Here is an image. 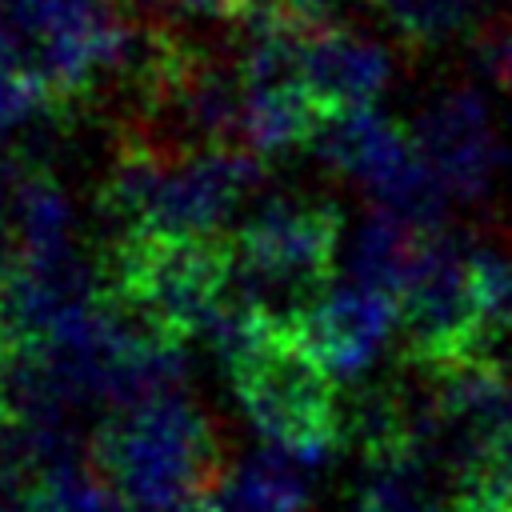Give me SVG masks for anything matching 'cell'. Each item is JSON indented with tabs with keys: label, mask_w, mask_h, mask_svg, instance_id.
Instances as JSON below:
<instances>
[{
	"label": "cell",
	"mask_w": 512,
	"mask_h": 512,
	"mask_svg": "<svg viewBox=\"0 0 512 512\" xmlns=\"http://www.w3.org/2000/svg\"><path fill=\"white\" fill-rule=\"evenodd\" d=\"M488 68L500 76V80H512V32H496L488 40Z\"/></svg>",
	"instance_id": "obj_19"
},
{
	"label": "cell",
	"mask_w": 512,
	"mask_h": 512,
	"mask_svg": "<svg viewBox=\"0 0 512 512\" xmlns=\"http://www.w3.org/2000/svg\"><path fill=\"white\" fill-rule=\"evenodd\" d=\"M260 184V152L244 144L204 148L192 156H172L156 188L144 232H224V220Z\"/></svg>",
	"instance_id": "obj_6"
},
{
	"label": "cell",
	"mask_w": 512,
	"mask_h": 512,
	"mask_svg": "<svg viewBox=\"0 0 512 512\" xmlns=\"http://www.w3.org/2000/svg\"><path fill=\"white\" fill-rule=\"evenodd\" d=\"M296 328L336 376H352L372 364L396 328V296L352 276L348 284L328 288L316 304H308L296 316Z\"/></svg>",
	"instance_id": "obj_7"
},
{
	"label": "cell",
	"mask_w": 512,
	"mask_h": 512,
	"mask_svg": "<svg viewBox=\"0 0 512 512\" xmlns=\"http://www.w3.org/2000/svg\"><path fill=\"white\" fill-rule=\"evenodd\" d=\"M408 44H440L472 24L480 0H372Z\"/></svg>",
	"instance_id": "obj_16"
},
{
	"label": "cell",
	"mask_w": 512,
	"mask_h": 512,
	"mask_svg": "<svg viewBox=\"0 0 512 512\" xmlns=\"http://www.w3.org/2000/svg\"><path fill=\"white\" fill-rule=\"evenodd\" d=\"M300 76L324 116L364 108L388 80V56L380 44L356 36L352 28L324 24L300 40Z\"/></svg>",
	"instance_id": "obj_9"
},
{
	"label": "cell",
	"mask_w": 512,
	"mask_h": 512,
	"mask_svg": "<svg viewBox=\"0 0 512 512\" xmlns=\"http://www.w3.org/2000/svg\"><path fill=\"white\" fill-rule=\"evenodd\" d=\"M396 328L400 356L420 376L492 352L472 284V248L456 232L432 228L424 236L420 256L396 296Z\"/></svg>",
	"instance_id": "obj_5"
},
{
	"label": "cell",
	"mask_w": 512,
	"mask_h": 512,
	"mask_svg": "<svg viewBox=\"0 0 512 512\" xmlns=\"http://www.w3.org/2000/svg\"><path fill=\"white\" fill-rule=\"evenodd\" d=\"M28 508L32 512H116V492L92 468L88 452H80L32 476Z\"/></svg>",
	"instance_id": "obj_15"
},
{
	"label": "cell",
	"mask_w": 512,
	"mask_h": 512,
	"mask_svg": "<svg viewBox=\"0 0 512 512\" xmlns=\"http://www.w3.org/2000/svg\"><path fill=\"white\" fill-rule=\"evenodd\" d=\"M232 280L236 240L224 232H120L100 260V292L144 332L184 348L208 336Z\"/></svg>",
	"instance_id": "obj_2"
},
{
	"label": "cell",
	"mask_w": 512,
	"mask_h": 512,
	"mask_svg": "<svg viewBox=\"0 0 512 512\" xmlns=\"http://www.w3.org/2000/svg\"><path fill=\"white\" fill-rule=\"evenodd\" d=\"M304 504L308 488L300 476V460L272 444L228 472L208 496V512H304Z\"/></svg>",
	"instance_id": "obj_11"
},
{
	"label": "cell",
	"mask_w": 512,
	"mask_h": 512,
	"mask_svg": "<svg viewBox=\"0 0 512 512\" xmlns=\"http://www.w3.org/2000/svg\"><path fill=\"white\" fill-rule=\"evenodd\" d=\"M472 284H476L484 336L492 344L512 336V256L492 248H472Z\"/></svg>",
	"instance_id": "obj_17"
},
{
	"label": "cell",
	"mask_w": 512,
	"mask_h": 512,
	"mask_svg": "<svg viewBox=\"0 0 512 512\" xmlns=\"http://www.w3.org/2000/svg\"><path fill=\"white\" fill-rule=\"evenodd\" d=\"M420 156L456 196H480L492 172L504 164V148L488 124V108L476 92H448L412 128Z\"/></svg>",
	"instance_id": "obj_8"
},
{
	"label": "cell",
	"mask_w": 512,
	"mask_h": 512,
	"mask_svg": "<svg viewBox=\"0 0 512 512\" xmlns=\"http://www.w3.org/2000/svg\"><path fill=\"white\" fill-rule=\"evenodd\" d=\"M452 512H512L496 500H480V496H452Z\"/></svg>",
	"instance_id": "obj_20"
},
{
	"label": "cell",
	"mask_w": 512,
	"mask_h": 512,
	"mask_svg": "<svg viewBox=\"0 0 512 512\" xmlns=\"http://www.w3.org/2000/svg\"><path fill=\"white\" fill-rule=\"evenodd\" d=\"M440 472L420 452H396L368 460V476L356 492V512H452V500L436 492Z\"/></svg>",
	"instance_id": "obj_13"
},
{
	"label": "cell",
	"mask_w": 512,
	"mask_h": 512,
	"mask_svg": "<svg viewBox=\"0 0 512 512\" xmlns=\"http://www.w3.org/2000/svg\"><path fill=\"white\" fill-rule=\"evenodd\" d=\"M264 0H124V8L132 16H140L144 24L164 28L160 12H180V16H196V20H212V24H244Z\"/></svg>",
	"instance_id": "obj_18"
},
{
	"label": "cell",
	"mask_w": 512,
	"mask_h": 512,
	"mask_svg": "<svg viewBox=\"0 0 512 512\" xmlns=\"http://www.w3.org/2000/svg\"><path fill=\"white\" fill-rule=\"evenodd\" d=\"M88 460L120 504H204L228 476L212 420L176 388L120 404Z\"/></svg>",
	"instance_id": "obj_1"
},
{
	"label": "cell",
	"mask_w": 512,
	"mask_h": 512,
	"mask_svg": "<svg viewBox=\"0 0 512 512\" xmlns=\"http://www.w3.org/2000/svg\"><path fill=\"white\" fill-rule=\"evenodd\" d=\"M236 396L260 436L300 464H320L344 444L336 372L308 348L296 320L276 316L240 356L228 360Z\"/></svg>",
	"instance_id": "obj_3"
},
{
	"label": "cell",
	"mask_w": 512,
	"mask_h": 512,
	"mask_svg": "<svg viewBox=\"0 0 512 512\" xmlns=\"http://www.w3.org/2000/svg\"><path fill=\"white\" fill-rule=\"evenodd\" d=\"M428 232L432 228H416V224L400 220L396 212L376 208L368 216V224L360 228V240H356V276L400 296Z\"/></svg>",
	"instance_id": "obj_14"
},
{
	"label": "cell",
	"mask_w": 512,
	"mask_h": 512,
	"mask_svg": "<svg viewBox=\"0 0 512 512\" xmlns=\"http://www.w3.org/2000/svg\"><path fill=\"white\" fill-rule=\"evenodd\" d=\"M236 240V280L232 288L276 316L296 320L308 304L328 292L340 212L324 200L268 196L244 224Z\"/></svg>",
	"instance_id": "obj_4"
},
{
	"label": "cell",
	"mask_w": 512,
	"mask_h": 512,
	"mask_svg": "<svg viewBox=\"0 0 512 512\" xmlns=\"http://www.w3.org/2000/svg\"><path fill=\"white\" fill-rule=\"evenodd\" d=\"M68 200L60 184L44 172L32 168L16 180L12 188V236H16V256L20 260H60L68 256Z\"/></svg>",
	"instance_id": "obj_12"
},
{
	"label": "cell",
	"mask_w": 512,
	"mask_h": 512,
	"mask_svg": "<svg viewBox=\"0 0 512 512\" xmlns=\"http://www.w3.org/2000/svg\"><path fill=\"white\" fill-rule=\"evenodd\" d=\"M316 148L332 168L364 180L368 188H380L388 176H396L416 156L412 132L396 128L392 120L372 112V104L324 116V124L316 132Z\"/></svg>",
	"instance_id": "obj_10"
}]
</instances>
